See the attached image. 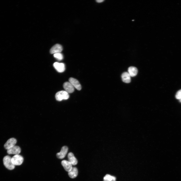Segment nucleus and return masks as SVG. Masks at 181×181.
I'll return each instance as SVG.
<instances>
[{
  "label": "nucleus",
  "mask_w": 181,
  "mask_h": 181,
  "mask_svg": "<svg viewBox=\"0 0 181 181\" xmlns=\"http://www.w3.org/2000/svg\"><path fill=\"white\" fill-rule=\"evenodd\" d=\"M11 159V157L8 155L5 156L3 159V162L4 166L10 170H13L15 167V165L12 162Z\"/></svg>",
  "instance_id": "nucleus-1"
},
{
  "label": "nucleus",
  "mask_w": 181,
  "mask_h": 181,
  "mask_svg": "<svg viewBox=\"0 0 181 181\" xmlns=\"http://www.w3.org/2000/svg\"><path fill=\"white\" fill-rule=\"evenodd\" d=\"M55 97L58 101H61L63 100H67L69 97V95L67 92L65 90H62L57 92L55 94Z\"/></svg>",
  "instance_id": "nucleus-2"
},
{
  "label": "nucleus",
  "mask_w": 181,
  "mask_h": 181,
  "mask_svg": "<svg viewBox=\"0 0 181 181\" xmlns=\"http://www.w3.org/2000/svg\"><path fill=\"white\" fill-rule=\"evenodd\" d=\"M23 157L19 155H15L11 159L12 162L14 165H21L23 162Z\"/></svg>",
  "instance_id": "nucleus-3"
},
{
  "label": "nucleus",
  "mask_w": 181,
  "mask_h": 181,
  "mask_svg": "<svg viewBox=\"0 0 181 181\" xmlns=\"http://www.w3.org/2000/svg\"><path fill=\"white\" fill-rule=\"evenodd\" d=\"M17 140L15 138H11L8 139L4 145V147L7 150L15 145Z\"/></svg>",
  "instance_id": "nucleus-4"
},
{
  "label": "nucleus",
  "mask_w": 181,
  "mask_h": 181,
  "mask_svg": "<svg viewBox=\"0 0 181 181\" xmlns=\"http://www.w3.org/2000/svg\"><path fill=\"white\" fill-rule=\"evenodd\" d=\"M68 150V148L67 146H64L62 147L60 152L56 154L57 158L61 159L64 158L67 154Z\"/></svg>",
  "instance_id": "nucleus-5"
},
{
  "label": "nucleus",
  "mask_w": 181,
  "mask_h": 181,
  "mask_svg": "<svg viewBox=\"0 0 181 181\" xmlns=\"http://www.w3.org/2000/svg\"><path fill=\"white\" fill-rule=\"evenodd\" d=\"M21 152V149L20 147L15 145L7 150V153L9 154L19 155Z\"/></svg>",
  "instance_id": "nucleus-6"
},
{
  "label": "nucleus",
  "mask_w": 181,
  "mask_h": 181,
  "mask_svg": "<svg viewBox=\"0 0 181 181\" xmlns=\"http://www.w3.org/2000/svg\"><path fill=\"white\" fill-rule=\"evenodd\" d=\"M63 50L62 46L59 44H56L51 49L50 52L51 54H55L60 53Z\"/></svg>",
  "instance_id": "nucleus-7"
},
{
  "label": "nucleus",
  "mask_w": 181,
  "mask_h": 181,
  "mask_svg": "<svg viewBox=\"0 0 181 181\" xmlns=\"http://www.w3.org/2000/svg\"><path fill=\"white\" fill-rule=\"evenodd\" d=\"M53 66L56 70L59 72H62L65 70V65L63 63L55 62L53 64Z\"/></svg>",
  "instance_id": "nucleus-8"
},
{
  "label": "nucleus",
  "mask_w": 181,
  "mask_h": 181,
  "mask_svg": "<svg viewBox=\"0 0 181 181\" xmlns=\"http://www.w3.org/2000/svg\"><path fill=\"white\" fill-rule=\"evenodd\" d=\"M69 82L72 84L74 87L77 90H80L81 88V86L78 81L76 79L72 77L69 79Z\"/></svg>",
  "instance_id": "nucleus-9"
},
{
  "label": "nucleus",
  "mask_w": 181,
  "mask_h": 181,
  "mask_svg": "<svg viewBox=\"0 0 181 181\" xmlns=\"http://www.w3.org/2000/svg\"><path fill=\"white\" fill-rule=\"evenodd\" d=\"M63 86L65 91L68 93H72L74 91V87L69 82H64Z\"/></svg>",
  "instance_id": "nucleus-10"
},
{
  "label": "nucleus",
  "mask_w": 181,
  "mask_h": 181,
  "mask_svg": "<svg viewBox=\"0 0 181 181\" xmlns=\"http://www.w3.org/2000/svg\"><path fill=\"white\" fill-rule=\"evenodd\" d=\"M61 163L64 169L67 171L69 172L72 168V165L69 161L63 160L62 161Z\"/></svg>",
  "instance_id": "nucleus-11"
},
{
  "label": "nucleus",
  "mask_w": 181,
  "mask_h": 181,
  "mask_svg": "<svg viewBox=\"0 0 181 181\" xmlns=\"http://www.w3.org/2000/svg\"><path fill=\"white\" fill-rule=\"evenodd\" d=\"M68 161L72 165H74L77 164L78 162L77 160L72 153H69L68 155Z\"/></svg>",
  "instance_id": "nucleus-12"
},
{
  "label": "nucleus",
  "mask_w": 181,
  "mask_h": 181,
  "mask_svg": "<svg viewBox=\"0 0 181 181\" xmlns=\"http://www.w3.org/2000/svg\"><path fill=\"white\" fill-rule=\"evenodd\" d=\"M130 76L128 72H125L121 75V78L122 81L126 83H129L131 81Z\"/></svg>",
  "instance_id": "nucleus-13"
},
{
  "label": "nucleus",
  "mask_w": 181,
  "mask_h": 181,
  "mask_svg": "<svg viewBox=\"0 0 181 181\" xmlns=\"http://www.w3.org/2000/svg\"><path fill=\"white\" fill-rule=\"evenodd\" d=\"M78 174L77 169L75 167H72L70 171L68 172V175L71 178H75L77 176Z\"/></svg>",
  "instance_id": "nucleus-14"
},
{
  "label": "nucleus",
  "mask_w": 181,
  "mask_h": 181,
  "mask_svg": "<svg viewBox=\"0 0 181 181\" xmlns=\"http://www.w3.org/2000/svg\"><path fill=\"white\" fill-rule=\"evenodd\" d=\"M128 72L131 76L134 77L137 75L138 70L136 67L133 66H131L128 68Z\"/></svg>",
  "instance_id": "nucleus-15"
},
{
  "label": "nucleus",
  "mask_w": 181,
  "mask_h": 181,
  "mask_svg": "<svg viewBox=\"0 0 181 181\" xmlns=\"http://www.w3.org/2000/svg\"><path fill=\"white\" fill-rule=\"evenodd\" d=\"M104 179L105 181H115L116 178L115 177L107 174L104 176Z\"/></svg>",
  "instance_id": "nucleus-16"
},
{
  "label": "nucleus",
  "mask_w": 181,
  "mask_h": 181,
  "mask_svg": "<svg viewBox=\"0 0 181 181\" xmlns=\"http://www.w3.org/2000/svg\"><path fill=\"white\" fill-rule=\"evenodd\" d=\"M54 57L58 60H61L63 59V56L60 53L55 54H54Z\"/></svg>",
  "instance_id": "nucleus-17"
},
{
  "label": "nucleus",
  "mask_w": 181,
  "mask_h": 181,
  "mask_svg": "<svg viewBox=\"0 0 181 181\" xmlns=\"http://www.w3.org/2000/svg\"><path fill=\"white\" fill-rule=\"evenodd\" d=\"M176 99L180 100L181 99V89L179 90L176 93L175 96Z\"/></svg>",
  "instance_id": "nucleus-18"
},
{
  "label": "nucleus",
  "mask_w": 181,
  "mask_h": 181,
  "mask_svg": "<svg viewBox=\"0 0 181 181\" xmlns=\"http://www.w3.org/2000/svg\"><path fill=\"white\" fill-rule=\"evenodd\" d=\"M104 1V0H97L96 1V2H97L99 3L102 2H103V1Z\"/></svg>",
  "instance_id": "nucleus-19"
},
{
  "label": "nucleus",
  "mask_w": 181,
  "mask_h": 181,
  "mask_svg": "<svg viewBox=\"0 0 181 181\" xmlns=\"http://www.w3.org/2000/svg\"><path fill=\"white\" fill-rule=\"evenodd\" d=\"M179 101L180 103H181V99L179 100Z\"/></svg>",
  "instance_id": "nucleus-20"
}]
</instances>
